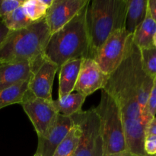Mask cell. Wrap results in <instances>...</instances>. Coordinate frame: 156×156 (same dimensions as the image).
<instances>
[{
	"label": "cell",
	"instance_id": "obj_1",
	"mask_svg": "<svg viewBox=\"0 0 156 156\" xmlns=\"http://www.w3.org/2000/svg\"><path fill=\"white\" fill-rule=\"evenodd\" d=\"M142 69L140 50L131 35L123 61L109 75L102 89L117 102L122 114L126 149L137 156L147 155L144 151L146 124L138 102V79Z\"/></svg>",
	"mask_w": 156,
	"mask_h": 156
},
{
	"label": "cell",
	"instance_id": "obj_2",
	"mask_svg": "<svg viewBox=\"0 0 156 156\" xmlns=\"http://www.w3.org/2000/svg\"><path fill=\"white\" fill-rule=\"evenodd\" d=\"M88 5L69 22L51 34L49 37L44 55L56 64L59 69L67 61L88 57L90 42L86 21Z\"/></svg>",
	"mask_w": 156,
	"mask_h": 156
},
{
	"label": "cell",
	"instance_id": "obj_3",
	"mask_svg": "<svg viewBox=\"0 0 156 156\" xmlns=\"http://www.w3.org/2000/svg\"><path fill=\"white\" fill-rule=\"evenodd\" d=\"M127 0H92L87 8L86 21L90 49L88 58L94 59L108 37L125 29Z\"/></svg>",
	"mask_w": 156,
	"mask_h": 156
},
{
	"label": "cell",
	"instance_id": "obj_4",
	"mask_svg": "<svg viewBox=\"0 0 156 156\" xmlns=\"http://www.w3.org/2000/svg\"><path fill=\"white\" fill-rule=\"evenodd\" d=\"M50 34L45 19L10 31L0 45V63L33 62L44 54Z\"/></svg>",
	"mask_w": 156,
	"mask_h": 156
},
{
	"label": "cell",
	"instance_id": "obj_5",
	"mask_svg": "<svg viewBox=\"0 0 156 156\" xmlns=\"http://www.w3.org/2000/svg\"><path fill=\"white\" fill-rule=\"evenodd\" d=\"M94 109L100 120L105 156L127 151L122 114L114 98L102 90L101 101Z\"/></svg>",
	"mask_w": 156,
	"mask_h": 156
},
{
	"label": "cell",
	"instance_id": "obj_6",
	"mask_svg": "<svg viewBox=\"0 0 156 156\" xmlns=\"http://www.w3.org/2000/svg\"><path fill=\"white\" fill-rule=\"evenodd\" d=\"M81 130L79 146L74 156H105L100 120L94 108L72 116Z\"/></svg>",
	"mask_w": 156,
	"mask_h": 156
},
{
	"label": "cell",
	"instance_id": "obj_7",
	"mask_svg": "<svg viewBox=\"0 0 156 156\" xmlns=\"http://www.w3.org/2000/svg\"><path fill=\"white\" fill-rule=\"evenodd\" d=\"M131 35L125 29L113 32L96 53L94 60L106 75H111L120 65Z\"/></svg>",
	"mask_w": 156,
	"mask_h": 156
},
{
	"label": "cell",
	"instance_id": "obj_8",
	"mask_svg": "<svg viewBox=\"0 0 156 156\" xmlns=\"http://www.w3.org/2000/svg\"><path fill=\"white\" fill-rule=\"evenodd\" d=\"M53 100L39 98L28 91L21 104L31 121L37 137H44L47 135L59 114L53 106Z\"/></svg>",
	"mask_w": 156,
	"mask_h": 156
},
{
	"label": "cell",
	"instance_id": "obj_9",
	"mask_svg": "<svg viewBox=\"0 0 156 156\" xmlns=\"http://www.w3.org/2000/svg\"><path fill=\"white\" fill-rule=\"evenodd\" d=\"M59 67L44 54L32 62V73L28 91L39 98L52 101V88Z\"/></svg>",
	"mask_w": 156,
	"mask_h": 156
},
{
	"label": "cell",
	"instance_id": "obj_10",
	"mask_svg": "<svg viewBox=\"0 0 156 156\" xmlns=\"http://www.w3.org/2000/svg\"><path fill=\"white\" fill-rule=\"evenodd\" d=\"M88 2L89 0H53L44 18L50 34L57 31L69 22Z\"/></svg>",
	"mask_w": 156,
	"mask_h": 156
},
{
	"label": "cell",
	"instance_id": "obj_11",
	"mask_svg": "<svg viewBox=\"0 0 156 156\" xmlns=\"http://www.w3.org/2000/svg\"><path fill=\"white\" fill-rule=\"evenodd\" d=\"M108 77L94 59L85 58L82 59L74 91L88 97L98 90L103 89Z\"/></svg>",
	"mask_w": 156,
	"mask_h": 156
},
{
	"label": "cell",
	"instance_id": "obj_12",
	"mask_svg": "<svg viewBox=\"0 0 156 156\" xmlns=\"http://www.w3.org/2000/svg\"><path fill=\"white\" fill-rule=\"evenodd\" d=\"M74 125L69 117L58 114L53 126L44 137H38L37 149L35 153L43 156H53L55 150Z\"/></svg>",
	"mask_w": 156,
	"mask_h": 156
},
{
	"label": "cell",
	"instance_id": "obj_13",
	"mask_svg": "<svg viewBox=\"0 0 156 156\" xmlns=\"http://www.w3.org/2000/svg\"><path fill=\"white\" fill-rule=\"evenodd\" d=\"M31 73L32 62L0 63V91L28 80Z\"/></svg>",
	"mask_w": 156,
	"mask_h": 156
},
{
	"label": "cell",
	"instance_id": "obj_14",
	"mask_svg": "<svg viewBox=\"0 0 156 156\" xmlns=\"http://www.w3.org/2000/svg\"><path fill=\"white\" fill-rule=\"evenodd\" d=\"M83 59L67 61L59 67V98L74 91Z\"/></svg>",
	"mask_w": 156,
	"mask_h": 156
},
{
	"label": "cell",
	"instance_id": "obj_15",
	"mask_svg": "<svg viewBox=\"0 0 156 156\" xmlns=\"http://www.w3.org/2000/svg\"><path fill=\"white\" fill-rule=\"evenodd\" d=\"M148 10V0H127L125 30L133 34L143 23Z\"/></svg>",
	"mask_w": 156,
	"mask_h": 156
},
{
	"label": "cell",
	"instance_id": "obj_16",
	"mask_svg": "<svg viewBox=\"0 0 156 156\" xmlns=\"http://www.w3.org/2000/svg\"><path fill=\"white\" fill-rule=\"evenodd\" d=\"M155 34L156 24L148 9L144 21L132 34L133 41L140 49L148 48L153 46L152 41Z\"/></svg>",
	"mask_w": 156,
	"mask_h": 156
},
{
	"label": "cell",
	"instance_id": "obj_17",
	"mask_svg": "<svg viewBox=\"0 0 156 156\" xmlns=\"http://www.w3.org/2000/svg\"><path fill=\"white\" fill-rule=\"evenodd\" d=\"M86 98L80 93H71L63 98L53 100V105L58 114L71 117L82 111V107Z\"/></svg>",
	"mask_w": 156,
	"mask_h": 156
},
{
	"label": "cell",
	"instance_id": "obj_18",
	"mask_svg": "<svg viewBox=\"0 0 156 156\" xmlns=\"http://www.w3.org/2000/svg\"><path fill=\"white\" fill-rule=\"evenodd\" d=\"M29 79L0 91V110L9 105L22 103L28 91Z\"/></svg>",
	"mask_w": 156,
	"mask_h": 156
},
{
	"label": "cell",
	"instance_id": "obj_19",
	"mask_svg": "<svg viewBox=\"0 0 156 156\" xmlns=\"http://www.w3.org/2000/svg\"><path fill=\"white\" fill-rule=\"evenodd\" d=\"M80 136V129L74 123L66 138L56 149L53 156H74L79 146Z\"/></svg>",
	"mask_w": 156,
	"mask_h": 156
},
{
	"label": "cell",
	"instance_id": "obj_20",
	"mask_svg": "<svg viewBox=\"0 0 156 156\" xmlns=\"http://www.w3.org/2000/svg\"><path fill=\"white\" fill-rule=\"evenodd\" d=\"M2 21L10 31L25 28L34 23L26 15L22 5L5 17Z\"/></svg>",
	"mask_w": 156,
	"mask_h": 156
},
{
	"label": "cell",
	"instance_id": "obj_21",
	"mask_svg": "<svg viewBox=\"0 0 156 156\" xmlns=\"http://www.w3.org/2000/svg\"><path fill=\"white\" fill-rule=\"evenodd\" d=\"M22 8L26 15L34 23L44 20L48 9L41 3V0H25Z\"/></svg>",
	"mask_w": 156,
	"mask_h": 156
},
{
	"label": "cell",
	"instance_id": "obj_22",
	"mask_svg": "<svg viewBox=\"0 0 156 156\" xmlns=\"http://www.w3.org/2000/svg\"><path fill=\"white\" fill-rule=\"evenodd\" d=\"M140 50L143 70L146 74L155 79L156 78V47L152 46Z\"/></svg>",
	"mask_w": 156,
	"mask_h": 156
},
{
	"label": "cell",
	"instance_id": "obj_23",
	"mask_svg": "<svg viewBox=\"0 0 156 156\" xmlns=\"http://www.w3.org/2000/svg\"><path fill=\"white\" fill-rule=\"evenodd\" d=\"M23 0H0V20L22 5Z\"/></svg>",
	"mask_w": 156,
	"mask_h": 156
},
{
	"label": "cell",
	"instance_id": "obj_24",
	"mask_svg": "<svg viewBox=\"0 0 156 156\" xmlns=\"http://www.w3.org/2000/svg\"><path fill=\"white\" fill-rule=\"evenodd\" d=\"M145 153L149 156L156 155V135H146L144 140Z\"/></svg>",
	"mask_w": 156,
	"mask_h": 156
},
{
	"label": "cell",
	"instance_id": "obj_25",
	"mask_svg": "<svg viewBox=\"0 0 156 156\" xmlns=\"http://www.w3.org/2000/svg\"><path fill=\"white\" fill-rule=\"evenodd\" d=\"M147 111L149 116L152 118L155 117L156 115V78L154 79L153 86L149 95V101L147 105Z\"/></svg>",
	"mask_w": 156,
	"mask_h": 156
},
{
	"label": "cell",
	"instance_id": "obj_26",
	"mask_svg": "<svg viewBox=\"0 0 156 156\" xmlns=\"http://www.w3.org/2000/svg\"><path fill=\"white\" fill-rule=\"evenodd\" d=\"M146 135H156V117L152 119L146 129Z\"/></svg>",
	"mask_w": 156,
	"mask_h": 156
},
{
	"label": "cell",
	"instance_id": "obj_27",
	"mask_svg": "<svg viewBox=\"0 0 156 156\" xmlns=\"http://www.w3.org/2000/svg\"><path fill=\"white\" fill-rule=\"evenodd\" d=\"M10 30L5 27L2 21L0 20V45L3 43V41L5 40L7 36L9 35Z\"/></svg>",
	"mask_w": 156,
	"mask_h": 156
},
{
	"label": "cell",
	"instance_id": "obj_28",
	"mask_svg": "<svg viewBox=\"0 0 156 156\" xmlns=\"http://www.w3.org/2000/svg\"><path fill=\"white\" fill-rule=\"evenodd\" d=\"M148 9L156 24V0H148Z\"/></svg>",
	"mask_w": 156,
	"mask_h": 156
},
{
	"label": "cell",
	"instance_id": "obj_29",
	"mask_svg": "<svg viewBox=\"0 0 156 156\" xmlns=\"http://www.w3.org/2000/svg\"><path fill=\"white\" fill-rule=\"evenodd\" d=\"M109 156H137V155H134V154H132L131 152H129V151H125V152H121V153L116 154V155H112Z\"/></svg>",
	"mask_w": 156,
	"mask_h": 156
},
{
	"label": "cell",
	"instance_id": "obj_30",
	"mask_svg": "<svg viewBox=\"0 0 156 156\" xmlns=\"http://www.w3.org/2000/svg\"><path fill=\"white\" fill-rule=\"evenodd\" d=\"M41 3H42V4L45 6V7H47V9H49V8L51 6L53 0H41Z\"/></svg>",
	"mask_w": 156,
	"mask_h": 156
},
{
	"label": "cell",
	"instance_id": "obj_31",
	"mask_svg": "<svg viewBox=\"0 0 156 156\" xmlns=\"http://www.w3.org/2000/svg\"><path fill=\"white\" fill-rule=\"evenodd\" d=\"M152 44H153V46L155 47H156V34H155L153 37V41H152Z\"/></svg>",
	"mask_w": 156,
	"mask_h": 156
},
{
	"label": "cell",
	"instance_id": "obj_32",
	"mask_svg": "<svg viewBox=\"0 0 156 156\" xmlns=\"http://www.w3.org/2000/svg\"><path fill=\"white\" fill-rule=\"evenodd\" d=\"M34 156H43V155H40V154H37V153H35V154H34Z\"/></svg>",
	"mask_w": 156,
	"mask_h": 156
},
{
	"label": "cell",
	"instance_id": "obj_33",
	"mask_svg": "<svg viewBox=\"0 0 156 156\" xmlns=\"http://www.w3.org/2000/svg\"><path fill=\"white\" fill-rule=\"evenodd\" d=\"M153 156H156V155H153Z\"/></svg>",
	"mask_w": 156,
	"mask_h": 156
},
{
	"label": "cell",
	"instance_id": "obj_34",
	"mask_svg": "<svg viewBox=\"0 0 156 156\" xmlns=\"http://www.w3.org/2000/svg\"><path fill=\"white\" fill-rule=\"evenodd\" d=\"M146 156H149V155H146Z\"/></svg>",
	"mask_w": 156,
	"mask_h": 156
}]
</instances>
